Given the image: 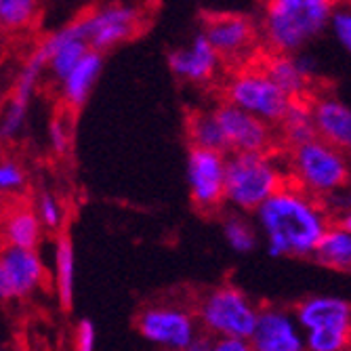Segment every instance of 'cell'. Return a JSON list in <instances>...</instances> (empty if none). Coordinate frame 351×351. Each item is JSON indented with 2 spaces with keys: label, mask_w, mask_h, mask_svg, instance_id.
<instances>
[{
  "label": "cell",
  "mask_w": 351,
  "mask_h": 351,
  "mask_svg": "<svg viewBox=\"0 0 351 351\" xmlns=\"http://www.w3.org/2000/svg\"><path fill=\"white\" fill-rule=\"evenodd\" d=\"M254 226L265 240L269 257L307 259L330 230L332 217L322 200L289 183L254 213Z\"/></svg>",
  "instance_id": "6da1fadb"
},
{
  "label": "cell",
  "mask_w": 351,
  "mask_h": 351,
  "mask_svg": "<svg viewBox=\"0 0 351 351\" xmlns=\"http://www.w3.org/2000/svg\"><path fill=\"white\" fill-rule=\"evenodd\" d=\"M332 0H269L263 5L259 34L271 55H299L330 29Z\"/></svg>",
  "instance_id": "7a4b0ae2"
},
{
  "label": "cell",
  "mask_w": 351,
  "mask_h": 351,
  "mask_svg": "<svg viewBox=\"0 0 351 351\" xmlns=\"http://www.w3.org/2000/svg\"><path fill=\"white\" fill-rule=\"evenodd\" d=\"M289 183V169L274 152L228 154L226 204L236 213L254 215Z\"/></svg>",
  "instance_id": "3957f363"
},
{
  "label": "cell",
  "mask_w": 351,
  "mask_h": 351,
  "mask_svg": "<svg viewBox=\"0 0 351 351\" xmlns=\"http://www.w3.org/2000/svg\"><path fill=\"white\" fill-rule=\"evenodd\" d=\"M286 169L295 187L322 202L347 189L351 179L349 158L322 139L289 149Z\"/></svg>",
  "instance_id": "277c9868"
},
{
  "label": "cell",
  "mask_w": 351,
  "mask_h": 351,
  "mask_svg": "<svg viewBox=\"0 0 351 351\" xmlns=\"http://www.w3.org/2000/svg\"><path fill=\"white\" fill-rule=\"evenodd\" d=\"M194 311L204 335L240 341H250L261 313L257 303L234 284H221L204 293Z\"/></svg>",
  "instance_id": "5b68a950"
},
{
  "label": "cell",
  "mask_w": 351,
  "mask_h": 351,
  "mask_svg": "<svg viewBox=\"0 0 351 351\" xmlns=\"http://www.w3.org/2000/svg\"><path fill=\"white\" fill-rule=\"evenodd\" d=\"M307 351H351V301L339 295H311L295 307Z\"/></svg>",
  "instance_id": "8992f818"
},
{
  "label": "cell",
  "mask_w": 351,
  "mask_h": 351,
  "mask_svg": "<svg viewBox=\"0 0 351 351\" xmlns=\"http://www.w3.org/2000/svg\"><path fill=\"white\" fill-rule=\"evenodd\" d=\"M223 101L269 126H278L293 104L263 68H246L230 76L223 84Z\"/></svg>",
  "instance_id": "52a82bcc"
},
{
  "label": "cell",
  "mask_w": 351,
  "mask_h": 351,
  "mask_svg": "<svg viewBox=\"0 0 351 351\" xmlns=\"http://www.w3.org/2000/svg\"><path fill=\"white\" fill-rule=\"evenodd\" d=\"M137 332L162 351H185L200 335L196 311L179 303H156L137 315Z\"/></svg>",
  "instance_id": "ba28073f"
},
{
  "label": "cell",
  "mask_w": 351,
  "mask_h": 351,
  "mask_svg": "<svg viewBox=\"0 0 351 351\" xmlns=\"http://www.w3.org/2000/svg\"><path fill=\"white\" fill-rule=\"evenodd\" d=\"M226 165L228 154L189 147L185 177L189 196L202 213H215L226 204Z\"/></svg>",
  "instance_id": "9c48e42d"
},
{
  "label": "cell",
  "mask_w": 351,
  "mask_h": 351,
  "mask_svg": "<svg viewBox=\"0 0 351 351\" xmlns=\"http://www.w3.org/2000/svg\"><path fill=\"white\" fill-rule=\"evenodd\" d=\"M202 34L221 59L240 61L250 55L259 40V23L244 13H217L204 21Z\"/></svg>",
  "instance_id": "30bf717a"
},
{
  "label": "cell",
  "mask_w": 351,
  "mask_h": 351,
  "mask_svg": "<svg viewBox=\"0 0 351 351\" xmlns=\"http://www.w3.org/2000/svg\"><path fill=\"white\" fill-rule=\"evenodd\" d=\"M215 116L221 124L223 137H226L230 154H252V152H271L276 141L274 126L254 118L230 104H219Z\"/></svg>",
  "instance_id": "8fae6325"
},
{
  "label": "cell",
  "mask_w": 351,
  "mask_h": 351,
  "mask_svg": "<svg viewBox=\"0 0 351 351\" xmlns=\"http://www.w3.org/2000/svg\"><path fill=\"white\" fill-rule=\"evenodd\" d=\"M84 17L90 51L104 53L129 40L141 25V11L135 5H104Z\"/></svg>",
  "instance_id": "7c38bea8"
},
{
  "label": "cell",
  "mask_w": 351,
  "mask_h": 351,
  "mask_svg": "<svg viewBox=\"0 0 351 351\" xmlns=\"http://www.w3.org/2000/svg\"><path fill=\"white\" fill-rule=\"evenodd\" d=\"M248 343L252 351H307L295 311L284 307H263Z\"/></svg>",
  "instance_id": "4fadbf2b"
},
{
  "label": "cell",
  "mask_w": 351,
  "mask_h": 351,
  "mask_svg": "<svg viewBox=\"0 0 351 351\" xmlns=\"http://www.w3.org/2000/svg\"><path fill=\"white\" fill-rule=\"evenodd\" d=\"M167 59H169L171 72L179 80L189 82V84L210 82L217 76L221 61H223L202 32L191 38L185 47L173 49Z\"/></svg>",
  "instance_id": "5bb4252c"
},
{
  "label": "cell",
  "mask_w": 351,
  "mask_h": 351,
  "mask_svg": "<svg viewBox=\"0 0 351 351\" xmlns=\"http://www.w3.org/2000/svg\"><path fill=\"white\" fill-rule=\"evenodd\" d=\"M311 104L317 139L343 152L351 154V106L337 95H317Z\"/></svg>",
  "instance_id": "9a60e30c"
},
{
  "label": "cell",
  "mask_w": 351,
  "mask_h": 351,
  "mask_svg": "<svg viewBox=\"0 0 351 351\" xmlns=\"http://www.w3.org/2000/svg\"><path fill=\"white\" fill-rule=\"evenodd\" d=\"M0 265L9 278L15 299L34 295L47 280V267L36 250L7 246L0 252Z\"/></svg>",
  "instance_id": "2e32d148"
},
{
  "label": "cell",
  "mask_w": 351,
  "mask_h": 351,
  "mask_svg": "<svg viewBox=\"0 0 351 351\" xmlns=\"http://www.w3.org/2000/svg\"><path fill=\"white\" fill-rule=\"evenodd\" d=\"M101 70H104V53L88 51L86 57L70 72V76L59 84L61 99L66 101L68 108L80 110L88 101L95 84H97L101 76Z\"/></svg>",
  "instance_id": "e0dca14e"
},
{
  "label": "cell",
  "mask_w": 351,
  "mask_h": 351,
  "mask_svg": "<svg viewBox=\"0 0 351 351\" xmlns=\"http://www.w3.org/2000/svg\"><path fill=\"white\" fill-rule=\"evenodd\" d=\"M265 74L289 95L291 101H303L311 88V80L305 76L295 55H269L263 63Z\"/></svg>",
  "instance_id": "ac0fdd59"
},
{
  "label": "cell",
  "mask_w": 351,
  "mask_h": 351,
  "mask_svg": "<svg viewBox=\"0 0 351 351\" xmlns=\"http://www.w3.org/2000/svg\"><path fill=\"white\" fill-rule=\"evenodd\" d=\"M185 133L191 147L230 154L226 137H223L221 124L215 116V110H196L185 120Z\"/></svg>",
  "instance_id": "d6986e66"
},
{
  "label": "cell",
  "mask_w": 351,
  "mask_h": 351,
  "mask_svg": "<svg viewBox=\"0 0 351 351\" xmlns=\"http://www.w3.org/2000/svg\"><path fill=\"white\" fill-rule=\"evenodd\" d=\"M55 286L61 309H72L76 286V257L74 244L68 234H59L55 242Z\"/></svg>",
  "instance_id": "ffe728a7"
},
{
  "label": "cell",
  "mask_w": 351,
  "mask_h": 351,
  "mask_svg": "<svg viewBox=\"0 0 351 351\" xmlns=\"http://www.w3.org/2000/svg\"><path fill=\"white\" fill-rule=\"evenodd\" d=\"M278 133H280V139L284 141V145L289 149L317 139L311 104L305 101V99L303 101H293L289 112H286V116H284V120L278 124Z\"/></svg>",
  "instance_id": "44dd1931"
},
{
  "label": "cell",
  "mask_w": 351,
  "mask_h": 351,
  "mask_svg": "<svg viewBox=\"0 0 351 351\" xmlns=\"http://www.w3.org/2000/svg\"><path fill=\"white\" fill-rule=\"evenodd\" d=\"M43 221L34 208H15L5 219V238L9 246L36 250L43 238Z\"/></svg>",
  "instance_id": "7402d4cb"
},
{
  "label": "cell",
  "mask_w": 351,
  "mask_h": 351,
  "mask_svg": "<svg viewBox=\"0 0 351 351\" xmlns=\"http://www.w3.org/2000/svg\"><path fill=\"white\" fill-rule=\"evenodd\" d=\"M313 259L328 269L351 271V234L337 226H330L320 246H317Z\"/></svg>",
  "instance_id": "603a6c76"
},
{
  "label": "cell",
  "mask_w": 351,
  "mask_h": 351,
  "mask_svg": "<svg viewBox=\"0 0 351 351\" xmlns=\"http://www.w3.org/2000/svg\"><path fill=\"white\" fill-rule=\"evenodd\" d=\"M221 232L226 238V244L230 250L236 254H250L254 248L259 246V230L254 226V221H250L242 213H230L221 223Z\"/></svg>",
  "instance_id": "cb8c5ba5"
},
{
  "label": "cell",
  "mask_w": 351,
  "mask_h": 351,
  "mask_svg": "<svg viewBox=\"0 0 351 351\" xmlns=\"http://www.w3.org/2000/svg\"><path fill=\"white\" fill-rule=\"evenodd\" d=\"M88 51H90L88 43H82V40H70L66 45H61L49 61L47 70H49L51 78L61 84L70 76V72L78 66V63L86 57Z\"/></svg>",
  "instance_id": "d4e9b609"
},
{
  "label": "cell",
  "mask_w": 351,
  "mask_h": 351,
  "mask_svg": "<svg viewBox=\"0 0 351 351\" xmlns=\"http://www.w3.org/2000/svg\"><path fill=\"white\" fill-rule=\"evenodd\" d=\"M27 108L29 104L11 97L0 114V141H13L21 135L25 118H27Z\"/></svg>",
  "instance_id": "484cf974"
},
{
  "label": "cell",
  "mask_w": 351,
  "mask_h": 351,
  "mask_svg": "<svg viewBox=\"0 0 351 351\" xmlns=\"http://www.w3.org/2000/svg\"><path fill=\"white\" fill-rule=\"evenodd\" d=\"M38 5L32 0H0V25L23 27L34 19Z\"/></svg>",
  "instance_id": "4316f807"
},
{
  "label": "cell",
  "mask_w": 351,
  "mask_h": 351,
  "mask_svg": "<svg viewBox=\"0 0 351 351\" xmlns=\"http://www.w3.org/2000/svg\"><path fill=\"white\" fill-rule=\"evenodd\" d=\"M328 32L335 43L351 57V5H337Z\"/></svg>",
  "instance_id": "83f0119b"
},
{
  "label": "cell",
  "mask_w": 351,
  "mask_h": 351,
  "mask_svg": "<svg viewBox=\"0 0 351 351\" xmlns=\"http://www.w3.org/2000/svg\"><path fill=\"white\" fill-rule=\"evenodd\" d=\"M36 213L43 221V226L49 230H59L63 223V208L59 204V200L51 194V191H43L38 198V206Z\"/></svg>",
  "instance_id": "f1b7e54d"
},
{
  "label": "cell",
  "mask_w": 351,
  "mask_h": 351,
  "mask_svg": "<svg viewBox=\"0 0 351 351\" xmlns=\"http://www.w3.org/2000/svg\"><path fill=\"white\" fill-rule=\"evenodd\" d=\"M25 185V173L17 162H0V191H17Z\"/></svg>",
  "instance_id": "f546056e"
},
{
  "label": "cell",
  "mask_w": 351,
  "mask_h": 351,
  "mask_svg": "<svg viewBox=\"0 0 351 351\" xmlns=\"http://www.w3.org/2000/svg\"><path fill=\"white\" fill-rule=\"evenodd\" d=\"M49 143H51L53 152L59 156H63L70 147V129L61 118H53L49 122Z\"/></svg>",
  "instance_id": "4dcf8cb0"
},
{
  "label": "cell",
  "mask_w": 351,
  "mask_h": 351,
  "mask_svg": "<svg viewBox=\"0 0 351 351\" xmlns=\"http://www.w3.org/2000/svg\"><path fill=\"white\" fill-rule=\"evenodd\" d=\"M76 351H95L97 347V328L90 317H82L76 324Z\"/></svg>",
  "instance_id": "1f68e13d"
},
{
  "label": "cell",
  "mask_w": 351,
  "mask_h": 351,
  "mask_svg": "<svg viewBox=\"0 0 351 351\" xmlns=\"http://www.w3.org/2000/svg\"><path fill=\"white\" fill-rule=\"evenodd\" d=\"M213 351H252L248 341L240 339H215Z\"/></svg>",
  "instance_id": "d6a6232c"
},
{
  "label": "cell",
  "mask_w": 351,
  "mask_h": 351,
  "mask_svg": "<svg viewBox=\"0 0 351 351\" xmlns=\"http://www.w3.org/2000/svg\"><path fill=\"white\" fill-rule=\"evenodd\" d=\"M213 345H215V339L200 332L194 341H191V345L185 351H213Z\"/></svg>",
  "instance_id": "836d02e7"
},
{
  "label": "cell",
  "mask_w": 351,
  "mask_h": 351,
  "mask_svg": "<svg viewBox=\"0 0 351 351\" xmlns=\"http://www.w3.org/2000/svg\"><path fill=\"white\" fill-rule=\"evenodd\" d=\"M15 299L13 297V289H11V284H9V278L3 269V265H0V303H5V301H11Z\"/></svg>",
  "instance_id": "e575fe53"
},
{
  "label": "cell",
  "mask_w": 351,
  "mask_h": 351,
  "mask_svg": "<svg viewBox=\"0 0 351 351\" xmlns=\"http://www.w3.org/2000/svg\"><path fill=\"white\" fill-rule=\"evenodd\" d=\"M332 226H337V228H341V230H345V232L351 234V208L345 210V213H341V215L332 221Z\"/></svg>",
  "instance_id": "d590c367"
},
{
  "label": "cell",
  "mask_w": 351,
  "mask_h": 351,
  "mask_svg": "<svg viewBox=\"0 0 351 351\" xmlns=\"http://www.w3.org/2000/svg\"><path fill=\"white\" fill-rule=\"evenodd\" d=\"M0 351H3V345H0Z\"/></svg>",
  "instance_id": "8d00e7d4"
}]
</instances>
